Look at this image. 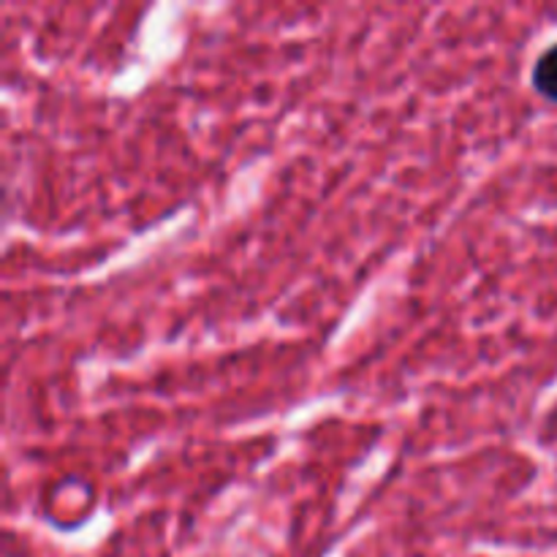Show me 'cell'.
I'll list each match as a JSON object with an SVG mask.
<instances>
[{
    "instance_id": "1",
    "label": "cell",
    "mask_w": 557,
    "mask_h": 557,
    "mask_svg": "<svg viewBox=\"0 0 557 557\" xmlns=\"http://www.w3.org/2000/svg\"><path fill=\"white\" fill-rule=\"evenodd\" d=\"M533 87L542 98L557 103V44H553L549 49H544L542 54L536 58V65H533L531 74Z\"/></svg>"
}]
</instances>
